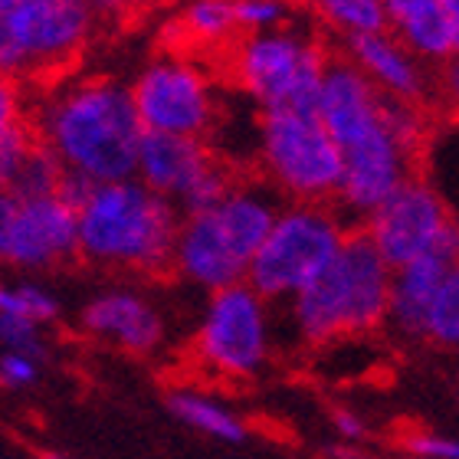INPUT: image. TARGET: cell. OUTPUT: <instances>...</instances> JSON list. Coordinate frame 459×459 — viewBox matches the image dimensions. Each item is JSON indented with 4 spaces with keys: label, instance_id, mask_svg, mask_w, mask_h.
Listing matches in <instances>:
<instances>
[{
    "label": "cell",
    "instance_id": "e0dca14e",
    "mask_svg": "<svg viewBox=\"0 0 459 459\" xmlns=\"http://www.w3.org/2000/svg\"><path fill=\"white\" fill-rule=\"evenodd\" d=\"M82 328L108 338L132 354H148L161 344L164 325L142 296L134 292H102L82 308Z\"/></svg>",
    "mask_w": 459,
    "mask_h": 459
},
{
    "label": "cell",
    "instance_id": "5bb4252c",
    "mask_svg": "<svg viewBox=\"0 0 459 459\" xmlns=\"http://www.w3.org/2000/svg\"><path fill=\"white\" fill-rule=\"evenodd\" d=\"M221 161L213 148L201 138H184V134H161L144 132L138 144V164L134 178L152 194L171 201L174 207L184 201V194Z\"/></svg>",
    "mask_w": 459,
    "mask_h": 459
},
{
    "label": "cell",
    "instance_id": "83f0119b",
    "mask_svg": "<svg viewBox=\"0 0 459 459\" xmlns=\"http://www.w3.org/2000/svg\"><path fill=\"white\" fill-rule=\"evenodd\" d=\"M437 89H440L443 106H450L459 115V27H456V39H453L450 59L437 69Z\"/></svg>",
    "mask_w": 459,
    "mask_h": 459
},
{
    "label": "cell",
    "instance_id": "f1b7e54d",
    "mask_svg": "<svg viewBox=\"0 0 459 459\" xmlns=\"http://www.w3.org/2000/svg\"><path fill=\"white\" fill-rule=\"evenodd\" d=\"M403 446L427 459H459V443L433 437V433H411V437L403 440Z\"/></svg>",
    "mask_w": 459,
    "mask_h": 459
},
{
    "label": "cell",
    "instance_id": "44dd1931",
    "mask_svg": "<svg viewBox=\"0 0 459 459\" xmlns=\"http://www.w3.org/2000/svg\"><path fill=\"white\" fill-rule=\"evenodd\" d=\"M63 171H66V168L56 161V154L49 152L43 142H37L33 144V152H30V158L23 161V168H20V174L13 178V184H10L7 194H13V197H20V201L56 197Z\"/></svg>",
    "mask_w": 459,
    "mask_h": 459
},
{
    "label": "cell",
    "instance_id": "1f68e13d",
    "mask_svg": "<svg viewBox=\"0 0 459 459\" xmlns=\"http://www.w3.org/2000/svg\"><path fill=\"white\" fill-rule=\"evenodd\" d=\"M86 4L92 7V13H96V20H99V17H115V13H125L134 0H86Z\"/></svg>",
    "mask_w": 459,
    "mask_h": 459
},
{
    "label": "cell",
    "instance_id": "ffe728a7",
    "mask_svg": "<svg viewBox=\"0 0 459 459\" xmlns=\"http://www.w3.org/2000/svg\"><path fill=\"white\" fill-rule=\"evenodd\" d=\"M178 23L184 37L204 47H221L239 33L233 20V0H184Z\"/></svg>",
    "mask_w": 459,
    "mask_h": 459
},
{
    "label": "cell",
    "instance_id": "603a6c76",
    "mask_svg": "<svg viewBox=\"0 0 459 459\" xmlns=\"http://www.w3.org/2000/svg\"><path fill=\"white\" fill-rule=\"evenodd\" d=\"M427 338L440 344H459V259L443 279L427 318Z\"/></svg>",
    "mask_w": 459,
    "mask_h": 459
},
{
    "label": "cell",
    "instance_id": "6da1fadb",
    "mask_svg": "<svg viewBox=\"0 0 459 459\" xmlns=\"http://www.w3.org/2000/svg\"><path fill=\"white\" fill-rule=\"evenodd\" d=\"M30 125L66 171L96 184L134 178L144 128L122 82L106 76L69 82L39 102L37 122Z\"/></svg>",
    "mask_w": 459,
    "mask_h": 459
},
{
    "label": "cell",
    "instance_id": "7402d4cb",
    "mask_svg": "<svg viewBox=\"0 0 459 459\" xmlns=\"http://www.w3.org/2000/svg\"><path fill=\"white\" fill-rule=\"evenodd\" d=\"M0 316L20 318L30 325H47L59 316L56 299L39 286H0Z\"/></svg>",
    "mask_w": 459,
    "mask_h": 459
},
{
    "label": "cell",
    "instance_id": "4dcf8cb0",
    "mask_svg": "<svg viewBox=\"0 0 459 459\" xmlns=\"http://www.w3.org/2000/svg\"><path fill=\"white\" fill-rule=\"evenodd\" d=\"M332 420H335V427L338 430L348 437V440H361L364 437V423L354 417V413H348V411H335L332 413Z\"/></svg>",
    "mask_w": 459,
    "mask_h": 459
},
{
    "label": "cell",
    "instance_id": "3957f363",
    "mask_svg": "<svg viewBox=\"0 0 459 459\" xmlns=\"http://www.w3.org/2000/svg\"><path fill=\"white\" fill-rule=\"evenodd\" d=\"M394 269L361 230L344 237L335 259L292 296V312L308 342L364 335L387 322Z\"/></svg>",
    "mask_w": 459,
    "mask_h": 459
},
{
    "label": "cell",
    "instance_id": "2e32d148",
    "mask_svg": "<svg viewBox=\"0 0 459 459\" xmlns=\"http://www.w3.org/2000/svg\"><path fill=\"white\" fill-rule=\"evenodd\" d=\"M381 10L384 30L420 63L440 69L450 59L459 23L440 7V0H381Z\"/></svg>",
    "mask_w": 459,
    "mask_h": 459
},
{
    "label": "cell",
    "instance_id": "d4e9b609",
    "mask_svg": "<svg viewBox=\"0 0 459 459\" xmlns=\"http://www.w3.org/2000/svg\"><path fill=\"white\" fill-rule=\"evenodd\" d=\"M37 142L39 138L27 118H20V122L0 132V191H10V184H13V178L20 174V168H23Z\"/></svg>",
    "mask_w": 459,
    "mask_h": 459
},
{
    "label": "cell",
    "instance_id": "52a82bcc",
    "mask_svg": "<svg viewBox=\"0 0 459 459\" xmlns=\"http://www.w3.org/2000/svg\"><path fill=\"white\" fill-rule=\"evenodd\" d=\"M132 102L138 112L144 132L161 134H184V138H201L217 125V92L201 66L181 56H158L154 63L138 73L132 86Z\"/></svg>",
    "mask_w": 459,
    "mask_h": 459
},
{
    "label": "cell",
    "instance_id": "5b68a950",
    "mask_svg": "<svg viewBox=\"0 0 459 459\" xmlns=\"http://www.w3.org/2000/svg\"><path fill=\"white\" fill-rule=\"evenodd\" d=\"M325 43L306 23L289 20L269 33H249L233 47V79L243 96L269 108H316L318 82L328 63Z\"/></svg>",
    "mask_w": 459,
    "mask_h": 459
},
{
    "label": "cell",
    "instance_id": "9c48e42d",
    "mask_svg": "<svg viewBox=\"0 0 459 459\" xmlns=\"http://www.w3.org/2000/svg\"><path fill=\"white\" fill-rule=\"evenodd\" d=\"M17 59V79L63 66L86 47L96 13L86 0H27L0 17Z\"/></svg>",
    "mask_w": 459,
    "mask_h": 459
},
{
    "label": "cell",
    "instance_id": "f546056e",
    "mask_svg": "<svg viewBox=\"0 0 459 459\" xmlns=\"http://www.w3.org/2000/svg\"><path fill=\"white\" fill-rule=\"evenodd\" d=\"M23 118V102L13 79H0V132Z\"/></svg>",
    "mask_w": 459,
    "mask_h": 459
},
{
    "label": "cell",
    "instance_id": "7c38bea8",
    "mask_svg": "<svg viewBox=\"0 0 459 459\" xmlns=\"http://www.w3.org/2000/svg\"><path fill=\"white\" fill-rule=\"evenodd\" d=\"M76 253V213L69 211L66 204L59 197H39V201L17 197L0 263L20 269H47L66 263Z\"/></svg>",
    "mask_w": 459,
    "mask_h": 459
},
{
    "label": "cell",
    "instance_id": "277c9868",
    "mask_svg": "<svg viewBox=\"0 0 459 459\" xmlns=\"http://www.w3.org/2000/svg\"><path fill=\"white\" fill-rule=\"evenodd\" d=\"M256 158L289 204H335L342 154L316 108H269L256 118Z\"/></svg>",
    "mask_w": 459,
    "mask_h": 459
},
{
    "label": "cell",
    "instance_id": "ba28073f",
    "mask_svg": "<svg viewBox=\"0 0 459 459\" xmlns=\"http://www.w3.org/2000/svg\"><path fill=\"white\" fill-rule=\"evenodd\" d=\"M450 223L453 213L440 197V191L417 174L407 184H401L364 221L361 233L371 239V247L377 249V256L387 266L401 269L413 259H420L423 253H430Z\"/></svg>",
    "mask_w": 459,
    "mask_h": 459
},
{
    "label": "cell",
    "instance_id": "ac0fdd59",
    "mask_svg": "<svg viewBox=\"0 0 459 459\" xmlns=\"http://www.w3.org/2000/svg\"><path fill=\"white\" fill-rule=\"evenodd\" d=\"M302 4L312 10V17L322 27L342 37V43L384 30L381 0H302Z\"/></svg>",
    "mask_w": 459,
    "mask_h": 459
},
{
    "label": "cell",
    "instance_id": "e575fe53",
    "mask_svg": "<svg viewBox=\"0 0 459 459\" xmlns=\"http://www.w3.org/2000/svg\"><path fill=\"white\" fill-rule=\"evenodd\" d=\"M43 459H69V456H59V453H43Z\"/></svg>",
    "mask_w": 459,
    "mask_h": 459
},
{
    "label": "cell",
    "instance_id": "484cf974",
    "mask_svg": "<svg viewBox=\"0 0 459 459\" xmlns=\"http://www.w3.org/2000/svg\"><path fill=\"white\" fill-rule=\"evenodd\" d=\"M0 351H13V354H27L37 361L43 354V342H39V328L30 325V322H20V318L0 316Z\"/></svg>",
    "mask_w": 459,
    "mask_h": 459
},
{
    "label": "cell",
    "instance_id": "836d02e7",
    "mask_svg": "<svg viewBox=\"0 0 459 459\" xmlns=\"http://www.w3.org/2000/svg\"><path fill=\"white\" fill-rule=\"evenodd\" d=\"M23 4H27V0H0V17H4V13H10V10L23 7Z\"/></svg>",
    "mask_w": 459,
    "mask_h": 459
},
{
    "label": "cell",
    "instance_id": "7a4b0ae2",
    "mask_svg": "<svg viewBox=\"0 0 459 459\" xmlns=\"http://www.w3.org/2000/svg\"><path fill=\"white\" fill-rule=\"evenodd\" d=\"M181 213L171 201L134 181L99 184L76 213L79 256L138 273L174 266Z\"/></svg>",
    "mask_w": 459,
    "mask_h": 459
},
{
    "label": "cell",
    "instance_id": "30bf717a",
    "mask_svg": "<svg viewBox=\"0 0 459 459\" xmlns=\"http://www.w3.org/2000/svg\"><path fill=\"white\" fill-rule=\"evenodd\" d=\"M197 354L230 377L259 371L266 358V312L263 299L247 282L213 292L197 335Z\"/></svg>",
    "mask_w": 459,
    "mask_h": 459
},
{
    "label": "cell",
    "instance_id": "d590c367",
    "mask_svg": "<svg viewBox=\"0 0 459 459\" xmlns=\"http://www.w3.org/2000/svg\"><path fill=\"white\" fill-rule=\"evenodd\" d=\"M154 4H178V0H154Z\"/></svg>",
    "mask_w": 459,
    "mask_h": 459
},
{
    "label": "cell",
    "instance_id": "4fadbf2b",
    "mask_svg": "<svg viewBox=\"0 0 459 459\" xmlns=\"http://www.w3.org/2000/svg\"><path fill=\"white\" fill-rule=\"evenodd\" d=\"M456 259H459V221L453 217V223L443 230V237L437 239V247L430 253H423L420 259H413L407 266L394 269L387 318L401 328L403 335L427 338L430 306Z\"/></svg>",
    "mask_w": 459,
    "mask_h": 459
},
{
    "label": "cell",
    "instance_id": "8992f818",
    "mask_svg": "<svg viewBox=\"0 0 459 459\" xmlns=\"http://www.w3.org/2000/svg\"><path fill=\"white\" fill-rule=\"evenodd\" d=\"M351 227L335 204H286L247 269L259 299L296 296L335 259Z\"/></svg>",
    "mask_w": 459,
    "mask_h": 459
},
{
    "label": "cell",
    "instance_id": "cb8c5ba5",
    "mask_svg": "<svg viewBox=\"0 0 459 459\" xmlns=\"http://www.w3.org/2000/svg\"><path fill=\"white\" fill-rule=\"evenodd\" d=\"M233 20L243 37L269 33L292 20V0H233Z\"/></svg>",
    "mask_w": 459,
    "mask_h": 459
},
{
    "label": "cell",
    "instance_id": "4316f807",
    "mask_svg": "<svg viewBox=\"0 0 459 459\" xmlns=\"http://www.w3.org/2000/svg\"><path fill=\"white\" fill-rule=\"evenodd\" d=\"M37 381V361L27 354L0 351V384L4 387H30Z\"/></svg>",
    "mask_w": 459,
    "mask_h": 459
},
{
    "label": "cell",
    "instance_id": "d6986e66",
    "mask_svg": "<svg viewBox=\"0 0 459 459\" xmlns=\"http://www.w3.org/2000/svg\"><path fill=\"white\" fill-rule=\"evenodd\" d=\"M168 411H171L178 420L187 423V427L207 433V437H217V440L239 443L247 437L243 423H239L233 413L223 411L221 403H213L211 397H201V394L174 391L171 397H168Z\"/></svg>",
    "mask_w": 459,
    "mask_h": 459
},
{
    "label": "cell",
    "instance_id": "9a60e30c",
    "mask_svg": "<svg viewBox=\"0 0 459 459\" xmlns=\"http://www.w3.org/2000/svg\"><path fill=\"white\" fill-rule=\"evenodd\" d=\"M174 266L197 286L221 292V289L247 282V263L233 253L223 233L217 230L207 211L181 217L178 243H174Z\"/></svg>",
    "mask_w": 459,
    "mask_h": 459
},
{
    "label": "cell",
    "instance_id": "8fae6325",
    "mask_svg": "<svg viewBox=\"0 0 459 459\" xmlns=\"http://www.w3.org/2000/svg\"><path fill=\"white\" fill-rule=\"evenodd\" d=\"M342 56L371 82L384 99L394 102H407L417 108H430L440 102V89H437V69L407 53L397 39L381 30V33H368V37H354L342 43Z\"/></svg>",
    "mask_w": 459,
    "mask_h": 459
},
{
    "label": "cell",
    "instance_id": "d6a6232c",
    "mask_svg": "<svg viewBox=\"0 0 459 459\" xmlns=\"http://www.w3.org/2000/svg\"><path fill=\"white\" fill-rule=\"evenodd\" d=\"M440 7L446 10V13H450V17L459 23V0H440Z\"/></svg>",
    "mask_w": 459,
    "mask_h": 459
}]
</instances>
